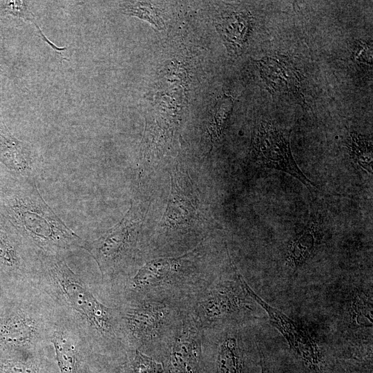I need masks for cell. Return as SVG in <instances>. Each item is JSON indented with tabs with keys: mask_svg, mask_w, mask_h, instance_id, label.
Listing matches in <instances>:
<instances>
[{
	"mask_svg": "<svg viewBox=\"0 0 373 373\" xmlns=\"http://www.w3.org/2000/svg\"><path fill=\"white\" fill-rule=\"evenodd\" d=\"M351 373H372V370H369L368 372L367 371H361V370H357V371H355L354 372H351Z\"/></svg>",
	"mask_w": 373,
	"mask_h": 373,
	"instance_id": "23",
	"label": "cell"
},
{
	"mask_svg": "<svg viewBox=\"0 0 373 373\" xmlns=\"http://www.w3.org/2000/svg\"><path fill=\"white\" fill-rule=\"evenodd\" d=\"M37 283L63 309L64 316L77 326L88 343L117 339L119 325L114 310L94 296L64 257H41Z\"/></svg>",
	"mask_w": 373,
	"mask_h": 373,
	"instance_id": "1",
	"label": "cell"
},
{
	"mask_svg": "<svg viewBox=\"0 0 373 373\" xmlns=\"http://www.w3.org/2000/svg\"><path fill=\"white\" fill-rule=\"evenodd\" d=\"M50 341L60 373H79L82 347L88 341L77 326L65 317L53 321Z\"/></svg>",
	"mask_w": 373,
	"mask_h": 373,
	"instance_id": "7",
	"label": "cell"
},
{
	"mask_svg": "<svg viewBox=\"0 0 373 373\" xmlns=\"http://www.w3.org/2000/svg\"><path fill=\"white\" fill-rule=\"evenodd\" d=\"M239 303L238 296L233 288L220 287L213 290L203 300L201 312L208 318L218 320L235 312Z\"/></svg>",
	"mask_w": 373,
	"mask_h": 373,
	"instance_id": "13",
	"label": "cell"
},
{
	"mask_svg": "<svg viewBox=\"0 0 373 373\" xmlns=\"http://www.w3.org/2000/svg\"><path fill=\"white\" fill-rule=\"evenodd\" d=\"M250 24L249 15L244 12L231 13L216 23V28L231 56H238L243 52Z\"/></svg>",
	"mask_w": 373,
	"mask_h": 373,
	"instance_id": "11",
	"label": "cell"
},
{
	"mask_svg": "<svg viewBox=\"0 0 373 373\" xmlns=\"http://www.w3.org/2000/svg\"><path fill=\"white\" fill-rule=\"evenodd\" d=\"M205 373H249L247 356L235 334L228 333L209 359L203 360Z\"/></svg>",
	"mask_w": 373,
	"mask_h": 373,
	"instance_id": "8",
	"label": "cell"
},
{
	"mask_svg": "<svg viewBox=\"0 0 373 373\" xmlns=\"http://www.w3.org/2000/svg\"><path fill=\"white\" fill-rule=\"evenodd\" d=\"M350 316L355 325L372 327V297L364 292H356L352 300Z\"/></svg>",
	"mask_w": 373,
	"mask_h": 373,
	"instance_id": "17",
	"label": "cell"
},
{
	"mask_svg": "<svg viewBox=\"0 0 373 373\" xmlns=\"http://www.w3.org/2000/svg\"><path fill=\"white\" fill-rule=\"evenodd\" d=\"M169 310L158 304L140 305L127 316L129 329L135 338L152 339L159 334L169 316Z\"/></svg>",
	"mask_w": 373,
	"mask_h": 373,
	"instance_id": "10",
	"label": "cell"
},
{
	"mask_svg": "<svg viewBox=\"0 0 373 373\" xmlns=\"http://www.w3.org/2000/svg\"><path fill=\"white\" fill-rule=\"evenodd\" d=\"M140 221V211L132 202L117 224L93 242H84L82 248L96 261L103 278L118 272L131 257Z\"/></svg>",
	"mask_w": 373,
	"mask_h": 373,
	"instance_id": "3",
	"label": "cell"
},
{
	"mask_svg": "<svg viewBox=\"0 0 373 373\" xmlns=\"http://www.w3.org/2000/svg\"><path fill=\"white\" fill-rule=\"evenodd\" d=\"M349 148L352 157L358 164L368 173H372V142L362 135L352 133L351 134Z\"/></svg>",
	"mask_w": 373,
	"mask_h": 373,
	"instance_id": "18",
	"label": "cell"
},
{
	"mask_svg": "<svg viewBox=\"0 0 373 373\" xmlns=\"http://www.w3.org/2000/svg\"><path fill=\"white\" fill-rule=\"evenodd\" d=\"M10 207L26 242L39 258L64 257L68 252L82 248L85 241L48 205L35 179H23Z\"/></svg>",
	"mask_w": 373,
	"mask_h": 373,
	"instance_id": "2",
	"label": "cell"
},
{
	"mask_svg": "<svg viewBox=\"0 0 373 373\" xmlns=\"http://www.w3.org/2000/svg\"><path fill=\"white\" fill-rule=\"evenodd\" d=\"M191 198L182 191L176 179L172 178L171 198L164 216V224L170 227L184 225L192 218L194 211Z\"/></svg>",
	"mask_w": 373,
	"mask_h": 373,
	"instance_id": "14",
	"label": "cell"
},
{
	"mask_svg": "<svg viewBox=\"0 0 373 373\" xmlns=\"http://www.w3.org/2000/svg\"><path fill=\"white\" fill-rule=\"evenodd\" d=\"M53 321L32 303L21 307L0 323V345L31 355L50 342Z\"/></svg>",
	"mask_w": 373,
	"mask_h": 373,
	"instance_id": "5",
	"label": "cell"
},
{
	"mask_svg": "<svg viewBox=\"0 0 373 373\" xmlns=\"http://www.w3.org/2000/svg\"><path fill=\"white\" fill-rule=\"evenodd\" d=\"M260 74L271 93L300 94L299 73L289 62L276 57H265L258 61Z\"/></svg>",
	"mask_w": 373,
	"mask_h": 373,
	"instance_id": "9",
	"label": "cell"
},
{
	"mask_svg": "<svg viewBox=\"0 0 373 373\" xmlns=\"http://www.w3.org/2000/svg\"><path fill=\"white\" fill-rule=\"evenodd\" d=\"M252 152L255 160L261 166L287 173L307 188H314V184L302 172L293 157L287 131L271 124H262L254 133Z\"/></svg>",
	"mask_w": 373,
	"mask_h": 373,
	"instance_id": "6",
	"label": "cell"
},
{
	"mask_svg": "<svg viewBox=\"0 0 373 373\" xmlns=\"http://www.w3.org/2000/svg\"><path fill=\"white\" fill-rule=\"evenodd\" d=\"M129 373H166L162 364L142 354L137 350L131 363Z\"/></svg>",
	"mask_w": 373,
	"mask_h": 373,
	"instance_id": "21",
	"label": "cell"
},
{
	"mask_svg": "<svg viewBox=\"0 0 373 373\" xmlns=\"http://www.w3.org/2000/svg\"><path fill=\"white\" fill-rule=\"evenodd\" d=\"M232 110L233 100L229 96L222 97L216 103L212 120L209 126V135L213 143L220 139Z\"/></svg>",
	"mask_w": 373,
	"mask_h": 373,
	"instance_id": "16",
	"label": "cell"
},
{
	"mask_svg": "<svg viewBox=\"0 0 373 373\" xmlns=\"http://www.w3.org/2000/svg\"><path fill=\"white\" fill-rule=\"evenodd\" d=\"M317 241L316 229L310 226L298 235L289 245L287 260L292 267L301 266L313 254Z\"/></svg>",
	"mask_w": 373,
	"mask_h": 373,
	"instance_id": "15",
	"label": "cell"
},
{
	"mask_svg": "<svg viewBox=\"0 0 373 373\" xmlns=\"http://www.w3.org/2000/svg\"><path fill=\"white\" fill-rule=\"evenodd\" d=\"M121 10L125 15L148 21L157 29L164 28V22L159 10L152 6L149 2H126L122 5Z\"/></svg>",
	"mask_w": 373,
	"mask_h": 373,
	"instance_id": "19",
	"label": "cell"
},
{
	"mask_svg": "<svg viewBox=\"0 0 373 373\" xmlns=\"http://www.w3.org/2000/svg\"><path fill=\"white\" fill-rule=\"evenodd\" d=\"M234 271L245 294L267 312L271 324L285 338L294 357L303 370L307 373H328L327 361L307 332L283 312L262 300L250 288L236 267Z\"/></svg>",
	"mask_w": 373,
	"mask_h": 373,
	"instance_id": "4",
	"label": "cell"
},
{
	"mask_svg": "<svg viewBox=\"0 0 373 373\" xmlns=\"http://www.w3.org/2000/svg\"><path fill=\"white\" fill-rule=\"evenodd\" d=\"M258 350L260 357V365L261 368L260 373H275L274 367L263 354L262 351L260 350L259 347H258Z\"/></svg>",
	"mask_w": 373,
	"mask_h": 373,
	"instance_id": "22",
	"label": "cell"
},
{
	"mask_svg": "<svg viewBox=\"0 0 373 373\" xmlns=\"http://www.w3.org/2000/svg\"><path fill=\"white\" fill-rule=\"evenodd\" d=\"M0 371L4 373H45L32 358L26 361L0 358Z\"/></svg>",
	"mask_w": 373,
	"mask_h": 373,
	"instance_id": "20",
	"label": "cell"
},
{
	"mask_svg": "<svg viewBox=\"0 0 373 373\" xmlns=\"http://www.w3.org/2000/svg\"><path fill=\"white\" fill-rule=\"evenodd\" d=\"M181 258L157 259L143 266L134 277L133 287L147 289L163 284L178 270Z\"/></svg>",
	"mask_w": 373,
	"mask_h": 373,
	"instance_id": "12",
	"label": "cell"
}]
</instances>
